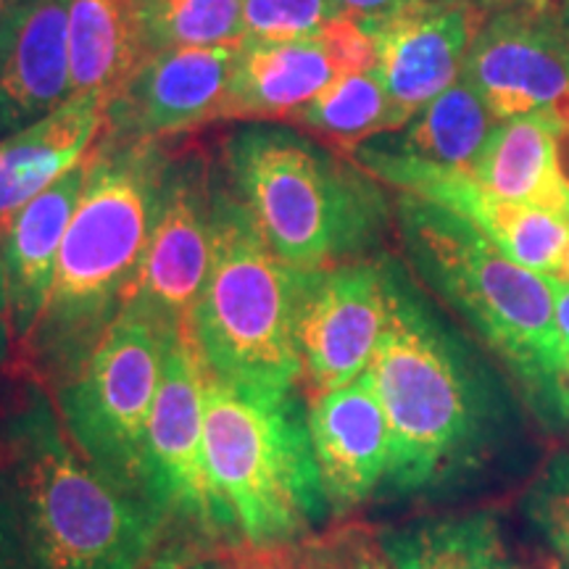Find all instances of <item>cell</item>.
Masks as SVG:
<instances>
[{
    "label": "cell",
    "instance_id": "obj_37",
    "mask_svg": "<svg viewBox=\"0 0 569 569\" xmlns=\"http://www.w3.org/2000/svg\"><path fill=\"white\" fill-rule=\"evenodd\" d=\"M559 11H561V19H565V24L569 30V0H559Z\"/></svg>",
    "mask_w": 569,
    "mask_h": 569
},
{
    "label": "cell",
    "instance_id": "obj_25",
    "mask_svg": "<svg viewBox=\"0 0 569 569\" xmlns=\"http://www.w3.org/2000/svg\"><path fill=\"white\" fill-rule=\"evenodd\" d=\"M493 127L496 117L486 101L465 77H459L451 88L440 92L436 101L427 103L398 138H386L380 142L390 151L469 172Z\"/></svg>",
    "mask_w": 569,
    "mask_h": 569
},
{
    "label": "cell",
    "instance_id": "obj_32",
    "mask_svg": "<svg viewBox=\"0 0 569 569\" xmlns=\"http://www.w3.org/2000/svg\"><path fill=\"white\" fill-rule=\"evenodd\" d=\"M411 3V0H330L336 17L356 19L361 24H372V21H380L396 13L398 9Z\"/></svg>",
    "mask_w": 569,
    "mask_h": 569
},
{
    "label": "cell",
    "instance_id": "obj_28",
    "mask_svg": "<svg viewBox=\"0 0 569 569\" xmlns=\"http://www.w3.org/2000/svg\"><path fill=\"white\" fill-rule=\"evenodd\" d=\"M525 517L561 569H569V453H559L532 482Z\"/></svg>",
    "mask_w": 569,
    "mask_h": 569
},
{
    "label": "cell",
    "instance_id": "obj_7",
    "mask_svg": "<svg viewBox=\"0 0 569 569\" xmlns=\"http://www.w3.org/2000/svg\"><path fill=\"white\" fill-rule=\"evenodd\" d=\"M315 272L282 261L232 190L213 188V256L188 332L211 375L293 390L298 319Z\"/></svg>",
    "mask_w": 569,
    "mask_h": 569
},
{
    "label": "cell",
    "instance_id": "obj_21",
    "mask_svg": "<svg viewBox=\"0 0 569 569\" xmlns=\"http://www.w3.org/2000/svg\"><path fill=\"white\" fill-rule=\"evenodd\" d=\"M561 134H567V127L549 117L496 122L469 174L503 201L536 206L569 219V177L559 156Z\"/></svg>",
    "mask_w": 569,
    "mask_h": 569
},
{
    "label": "cell",
    "instance_id": "obj_38",
    "mask_svg": "<svg viewBox=\"0 0 569 569\" xmlns=\"http://www.w3.org/2000/svg\"><path fill=\"white\" fill-rule=\"evenodd\" d=\"M9 6H11V0H0V21H3L6 11H9Z\"/></svg>",
    "mask_w": 569,
    "mask_h": 569
},
{
    "label": "cell",
    "instance_id": "obj_4",
    "mask_svg": "<svg viewBox=\"0 0 569 569\" xmlns=\"http://www.w3.org/2000/svg\"><path fill=\"white\" fill-rule=\"evenodd\" d=\"M398 222L419 277L507 361L540 415L569 417L553 330L557 277L511 261L436 203L401 196Z\"/></svg>",
    "mask_w": 569,
    "mask_h": 569
},
{
    "label": "cell",
    "instance_id": "obj_13",
    "mask_svg": "<svg viewBox=\"0 0 569 569\" xmlns=\"http://www.w3.org/2000/svg\"><path fill=\"white\" fill-rule=\"evenodd\" d=\"M390 306V261L356 259L311 277L301 319V380L311 393L343 388L369 369Z\"/></svg>",
    "mask_w": 569,
    "mask_h": 569
},
{
    "label": "cell",
    "instance_id": "obj_14",
    "mask_svg": "<svg viewBox=\"0 0 569 569\" xmlns=\"http://www.w3.org/2000/svg\"><path fill=\"white\" fill-rule=\"evenodd\" d=\"M238 48H174L148 56L106 103L101 138L169 140L222 122Z\"/></svg>",
    "mask_w": 569,
    "mask_h": 569
},
{
    "label": "cell",
    "instance_id": "obj_17",
    "mask_svg": "<svg viewBox=\"0 0 569 569\" xmlns=\"http://www.w3.org/2000/svg\"><path fill=\"white\" fill-rule=\"evenodd\" d=\"M71 0H11L0 21V140L67 103Z\"/></svg>",
    "mask_w": 569,
    "mask_h": 569
},
{
    "label": "cell",
    "instance_id": "obj_35",
    "mask_svg": "<svg viewBox=\"0 0 569 569\" xmlns=\"http://www.w3.org/2000/svg\"><path fill=\"white\" fill-rule=\"evenodd\" d=\"M430 3H469V6H478L482 11H488L493 9L496 3H501V0H430Z\"/></svg>",
    "mask_w": 569,
    "mask_h": 569
},
{
    "label": "cell",
    "instance_id": "obj_27",
    "mask_svg": "<svg viewBox=\"0 0 569 569\" xmlns=\"http://www.w3.org/2000/svg\"><path fill=\"white\" fill-rule=\"evenodd\" d=\"M151 53L174 48H240V0H140Z\"/></svg>",
    "mask_w": 569,
    "mask_h": 569
},
{
    "label": "cell",
    "instance_id": "obj_9",
    "mask_svg": "<svg viewBox=\"0 0 569 569\" xmlns=\"http://www.w3.org/2000/svg\"><path fill=\"white\" fill-rule=\"evenodd\" d=\"M461 77L496 122L569 119V30L557 0H501L486 11Z\"/></svg>",
    "mask_w": 569,
    "mask_h": 569
},
{
    "label": "cell",
    "instance_id": "obj_19",
    "mask_svg": "<svg viewBox=\"0 0 569 569\" xmlns=\"http://www.w3.org/2000/svg\"><path fill=\"white\" fill-rule=\"evenodd\" d=\"M338 77H346L325 27L284 42H243L232 67L222 122H288Z\"/></svg>",
    "mask_w": 569,
    "mask_h": 569
},
{
    "label": "cell",
    "instance_id": "obj_3",
    "mask_svg": "<svg viewBox=\"0 0 569 569\" xmlns=\"http://www.w3.org/2000/svg\"><path fill=\"white\" fill-rule=\"evenodd\" d=\"M224 167L267 246L306 272L356 261L388 222L375 177L293 124H246L227 140Z\"/></svg>",
    "mask_w": 569,
    "mask_h": 569
},
{
    "label": "cell",
    "instance_id": "obj_11",
    "mask_svg": "<svg viewBox=\"0 0 569 569\" xmlns=\"http://www.w3.org/2000/svg\"><path fill=\"white\" fill-rule=\"evenodd\" d=\"M353 161L377 182L401 190V196L457 213L517 264L546 277H561L565 272L569 219L559 213L503 201L482 188L467 169L440 167L390 151L380 140H369L356 148Z\"/></svg>",
    "mask_w": 569,
    "mask_h": 569
},
{
    "label": "cell",
    "instance_id": "obj_39",
    "mask_svg": "<svg viewBox=\"0 0 569 569\" xmlns=\"http://www.w3.org/2000/svg\"><path fill=\"white\" fill-rule=\"evenodd\" d=\"M559 280H569V248H567V259H565V272H561Z\"/></svg>",
    "mask_w": 569,
    "mask_h": 569
},
{
    "label": "cell",
    "instance_id": "obj_40",
    "mask_svg": "<svg viewBox=\"0 0 569 569\" xmlns=\"http://www.w3.org/2000/svg\"><path fill=\"white\" fill-rule=\"evenodd\" d=\"M567 132H569V119H567Z\"/></svg>",
    "mask_w": 569,
    "mask_h": 569
},
{
    "label": "cell",
    "instance_id": "obj_18",
    "mask_svg": "<svg viewBox=\"0 0 569 569\" xmlns=\"http://www.w3.org/2000/svg\"><path fill=\"white\" fill-rule=\"evenodd\" d=\"M84 177H88V159L0 224V261H3L6 288H9L11 330L13 346H17L13 361H19L46 309L56 259H59L71 213L80 203Z\"/></svg>",
    "mask_w": 569,
    "mask_h": 569
},
{
    "label": "cell",
    "instance_id": "obj_15",
    "mask_svg": "<svg viewBox=\"0 0 569 569\" xmlns=\"http://www.w3.org/2000/svg\"><path fill=\"white\" fill-rule=\"evenodd\" d=\"M482 19L486 11L478 6L411 0L365 24L375 40L382 84L409 122L459 80Z\"/></svg>",
    "mask_w": 569,
    "mask_h": 569
},
{
    "label": "cell",
    "instance_id": "obj_30",
    "mask_svg": "<svg viewBox=\"0 0 569 569\" xmlns=\"http://www.w3.org/2000/svg\"><path fill=\"white\" fill-rule=\"evenodd\" d=\"M0 569H34L9 475L0 467Z\"/></svg>",
    "mask_w": 569,
    "mask_h": 569
},
{
    "label": "cell",
    "instance_id": "obj_6",
    "mask_svg": "<svg viewBox=\"0 0 569 569\" xmlns=\"http://www.w3.org/2000/svg\"><path fill=\"white\" fill-rule=\"evenodd\" d=\"M206 461L238 543H280L315 530L327 498L296 388L230 382L206 369Z\"/></svg>",
    "mask_w": 569,
    "mask_h": 569
},
{
    "label": "cell",
    "instance_id": "obj_8",
    "mask_svg": "<svg viewBox=\"0 0 569 569\" xmlns=\"http://www.w3.org/2000/svg\"><path fill=\"white\" fill-rule=\"evenodd\" d=\"M172 336L122 311L53 393L61 422L84 457L146 498L148 425Z\"/></svg>",
    "mask_w": 569,
    "mask_h": 569
},
{
    "label": "cell",
    "instance_id": "obj_29",
    "mask_svg": "<svg viewBox=\"0 0 569 569\" xmlns=\"http://www.w3.org/2000/svg\"><path fill=\"white\" fill-rule=\"evenodd\" d=\"M243 42H284L322 30L338 19L330 0H240Z\"/></svg>",
    "mask_w": 569,
    "mask_h": 569
},
{
    "label": "cell",
    "instance_id": "obj_2",
    "mask_svg": "<svg viewBox=\"0 0 569 569\" xmlns=\"http://www.w3.org/2000/svg\"><path fill=\"white\" fill-rule=\"evenodd\" d=\"M34 569H146L167 515L82 453L34 382L0 436Z\"/></svg>",
    "mask_w": 569,
    "mask_h": 569
},
{
    "label": "cell",
    "instance_id": "obj_36",
    "mask_svg": "<svg viewBox=\"0 0 569 569\" xmlns=\"http://www.w3.org/2000/svg\"><path fill=\"white\" fill-rule=\"evenodd\" d=\"M561 386H565V393L569 398V356L565 359V365H561Z\"/></svg>",
    "mask_w": 569,
    "mask_h": 569
},
{
    "label": "cell",
    "instance_id": "obj_12",
    "mask_svg": "<svg viewBox=\"0 0 569 569\" xmlns=\"http://www.w3.org/2000/svg\"><path fill=\"white\" fill-rule=\"evenodd\" d=\"M213 256V188L201 156H172L159 219L124 311L163 332L188 327Z\"/></svg>",
    "mask_w": 569,
    "mask_h": 569
},
{
    "label": "cell",
    "instance_id": "obj_26",
    "mask_svg": "<svg viewBox=\"0 0 569 569\" xmlns=\"http://www.w3.org/2000/svg\"><path fill=\"white\" fill-rule=\"evenodd\" d=\"M238 569H398L380 532L361 522L332 525L280 543H224Z\"/></svg>",
    "mask_w": 569,
    "mask_h": 569
},
{
    "label": "cell",
    "instance_id": "obj_22",
    "mask_svg": "<svg viewBox=\"0 0 569 569\" xmlns=\"http://www.w3.org/2000/svg\"><path fill=\"white\" fill-rule=\"evenodd\" d=\"M140 0H71L69 59L71 92L111 98L148 59Z\"/></svg>",
    "mask_w": 569,
    "mask_h": 569
},
{
    "label": "cell",
    "instance_id": "obj_34",
    "mask_svg": "<svg viewBox=\"0 0 569 569\" xmlns=\"http://www.w3.org/2000/svg\"><path fill=\"white\" fill-rule=\"evenodd\" d=\"M13 330H11V311H9V288H6L3 261H0V367L13 361Z\"/></svg>",
    "mask_w": 569,
    "mask_h": 569
},
{
    "label": "cell",
    "instance_id": "obj_16",
    "mask_svg": "<svg viewBox=\"0 0 569 569\" xmlns=\"http://www.w3.org/2000/svg\"><path fill=\"white\" fill-rule=\"evenodd\" d=\"M311 448L327 507L346 515L372 498L390 467V427L369 372L311 396Z\"/></svg>",
    "mask_w": 569,
    "mask_h": 569
},
{
    "label": "cell",
    "instance_id": "obj_1",
    "mask_svg": "<svg viewBox=\"0 0 569 569\" xmlns=\"http://www.w3.org/2000/svg\"><path fill=\"white\" fill-rule=\"evenodd\" d=\"M172 153L159 140L98 138L56 259L51 293L19 361L59 382L124 311L151 243Z\"/></svg>",
    "mask_w": 569,
    "mask_h": 569
},
{
    "label": "cell",
    "instance_id": "obj_5",
    "mask_svg": "<svg viewBox=\"0 0 569 569\" xmlns=\"http://www.w3.org/2000/svg\"><path fill=\"white\" fill-rule=\"evenodd\" d=\"M390 427L388 486L436 488L478 457L486 403L448 332L390 264L388 322L369 361Z\"/></svg>",
    "mask_w": 569,
    "mask_h": 569
},
{
    "label": "cell",
    "instance_id": "obj_24",
    "mask_svg": "<svg viewBox=\"0 0 569 569\" xmlns=\"http://www.w3.org/2000/svg\"><path fill=\"white\" fill-rule=\"evenodd\" d=\"M288 122L311 138L322 140L325 146L336 148L338 153L353 156L356 148L365 142L386 132L403 130L409 119L390 101L380 71L375 67L359 74L338 77L315 101L298 109Z\"/></svg>",
    "mask_w": 569,
    "mask_h": 569
},
{
    "label": "cell",
    "instance_id": "obj_31",
    "mask_svg": "<svg viewBox=\"0 0 569 569\" xmlns=\"http://www.w3.org/2000/svg\"><path fill=\"white\" fill-rule=\"evenodd\" d=\"M146 569H238L227 557L224 546L206 549V546H174L167 553H159L148 561Z\"/></svg>",
    "mask_w": 569,
    "mask_h": 569
},
{
    "label": "cell",
    "instance_id": "obj_23",
    "mask_svg": "<svg viewBox=\"0 0 569 569\" xmlns=\"http://www.w3.org/2000/svg\"><path fill=\"white\" fill-rule=\"evenodd\" d=\"M398 569H519L490 515L432 517L380 532Z\"/></svg>",
    "mask_w": 569,
    "mask_h": 569
},
{
    "label": "cell",
    "instance_id": "obj_20",
    "mask_svg": "<svg viewBox=\"0 0 569 569\" xmlns=\"http://www.w3.org/2000/svg\"><path fill=\"white\" fill-rule=\"evenodd\" d=\"M101 92H77L59 109L0 140V224L88 159L106 124Z\"/></svg>",
    "mask_w": 569,
    "mask_h": 569
},
{
    "label": "cell",
    "instance_id": "obj_33",
    "mask_svg": "<svg viewBox=\"0 0 569 569\" xmlns=\"http://www.w3.org/2000/svg\"><path fill=\"white\" fill-rule=\"evenodd\" d=\"M553 330H557L559 361L565 365L569 356V280L557 277V301H553Z\"/></svg>",
    "mask_w": 569,
    "mask_h": 569
},
{
    "label": "cell",
    "instance_id": "obj_10",
    "mask_svg": "<svg viewBox=\"0 0 569 569\" xmlns=\"http://www.w3.org/2000/svg\"><path fill=\"white\" fill-rule=\"evenodd\" d=\"M206 365L188 327L167 343L163 372L148 425V493L167 517L203 536H224L230 519L206 461Z\"/></svg>",
    "mask_w": 569,
    "mask_h": 569
}]
</instances>
